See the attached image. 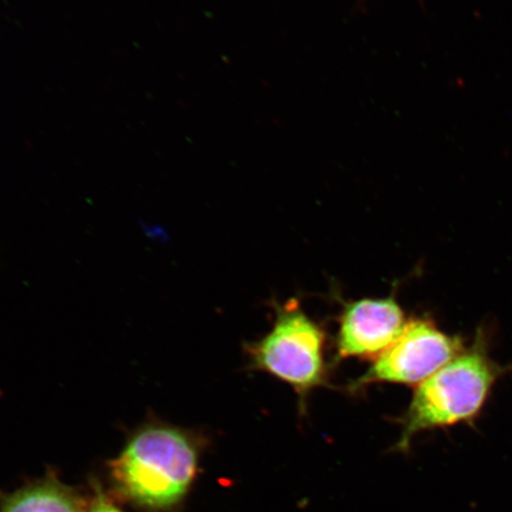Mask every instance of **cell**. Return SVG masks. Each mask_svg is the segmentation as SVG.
<instances>
[{"label":"cell","instance_id":"6da1fadb","mask_svg":"<svg viewBox=\"0 0 512 512\" xmlns=\"http://www.w3.org/2000/svg\"><path fill=\"white\" fill-rule=\"evenodd\" d=\"M208 439L150 415L110 463L117 495L146 512L181 511L200 473Z\"/></svg>","mask_w":512,"mask_h":512},{"label":"cell","instance_id":"7a4b0ae2","mask_svg":"<svg viewBox=\"0 0 512 512\" xmlns=\"http://www.w3.org/2000/svg\"><path fill=\"white\" fill-rule=\"evenodd\" d=\"M507 369L490 356L483 332L475 343L416 387L398 420L400 438L393 451L407 453L424 432L475 424Z\"/></svg>","mask_w":512,"mask_h":512},{"label":"cell","instance_id":"3957f363","mask_svg":"<svg viewBox=\"0 0 512 512\" xmlns=\"http://www.w3.org/2000/svg\"><path fill=\"white\" fill-rule=\"evenodd\" d=\"M273 306L272 329L258 341L245 345L248 366L288 384L297 394L299 409L304 413L311 394L329 386L326 332L307 315L297 299Z\"/></svg>","mask_w":512,"mask_h":512},{"label":"cell","instance_id":"277c9868","mask_svg":"<svg viewBox=\"0 0 512 512\" xmlns=\"http://www.w3.org/2000/svg\"><path fill=\"white\" fill-rule=\"evenodd\" d=\"M466 349L459 336L446 334L428 317L409 319L396 341L376 358L360 379L350 384L360 393L373 384L419 387Z\"/></svg>","mask_w":512,"mask_h":512},{"label":"cell","instance_id":"5b68a950","mask_svg":"<svg viewBox=\"0 0 512 512\" xmlns=\"http://www.w3.org/2000/svg\"><path fill=\"white\" fill-rule=\"evenodd\" d=\"M406 313L395 293L387 298H363L345 303L338 319L336 361H375L401 335Z\"/></svg>","mask_w":512,"mask_h":512},{"label":"cell","instance_id":"8992f818","mask_svg":"<svg viewBox=\"0 0 512 512\" xmlns=\"http://www.w3.org/2000/svg\"><path fill=\"white\" fill-rule=\"evenodd\" d=\"M78 491L53 473L8 495H0V512H86Z\"/></svg>","mask_w":512,"mask_h":512},{"label":"cell","instance_id":"52a82bcc","mask_svg":"<svg viewBox=\"0 0 512 512\" xmlns=\"http://www.w3.org/2000/svg\"><path fill=\"white\" fill-rule=\"evenodd\" d=\"M93 494L92 501L87 504L86 512H123L102 490L98 482L93 483Z\"/></svg>","mask_w":512,"mask_h":512}]
</instances>
